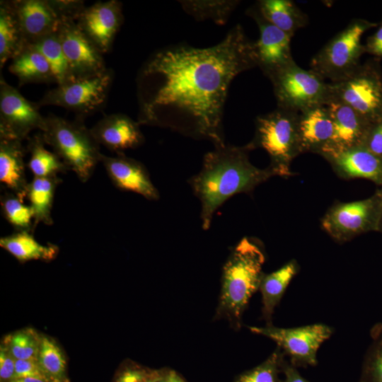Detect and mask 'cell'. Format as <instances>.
Segmentation results:
<instances>
[{
    "label": "cell",
    "instance_id": "37",
    "mask_svg": "<svg viewBox=\"0 0 382 382\" xmlns=\"http://www.w3.org/2000/svg\"><path fill=\"white\" fill-rule=\"evenodd\" d=\"M59 21L72 20L76 21L86 8L84 1L78 0H48Z\"/></svg>",
    "mask_w": 382,
    "mask_h": 382
},
{
    "label": "cell",
    "instance_id": "8",
    "mask_svg": "<svg viewBox=\"0 0 382 382\" xmlns=\"http://www.w3.org/2000/svg\"><path fill=\"white\" fill-rule=\"evenodd\" d=\"M113 77V71L107 68L96 75L74 79L47 91L37 103L64 108L84 120L105 107Z\"/></svg>",
    "mask_w": 382,
    "mask_h": 382
},
{
    "label": "cell",
    "instance_id": "30",
    "mask_svg": "<svg viewBox=\"0 0 382 382\" xmlns=\"http://www.w3.org/2000/svg\"><path fill=\"white\" fill-rule=\"evenodd\" d=\"M39 50L50 64L57 85L74 79L69 69L57 31L30 43Z\"/></svg>",
    "mask_w": 382,
    "mask_h": 382
},
{
    "label": "cell",
    "instance_id": "1",
    "mask_svg": "<svg viewBox=\"0 0 382 382\" xmlns=\"http://www.w3.org/2000/svg\"><path fill=\"white\" fill-rule=\"evenodd\" d=\"M255 66L253 42L240 25L212 47L178 45L157 51L137 78L138 122L222 147L230 85L239 74Z\"/></svg>",
    "mask_w": 382,
    "mask_h": 382
},
{
    "label": "cell",
    "instance_id": "38",
    "mask_svg": "<svg viewBox=\"0 0 382 382\" xmlns=\"http://www.w3.org/2000/svg\"><path fill=\"white\" fill-rule=\"evenodd\" d=\"M361 146L382 159V121L371 125Z\"/></svg>",
    "mask_w": 382,
    "mask_h": 382
},
{
    "label": "cell",
    "instance_id": "17",
    "mask_svg": "<svg viewBox=\"0 0 382 382\" xmlns=\"http://www.w3.org/2000/svg\"><path fill=\"white\" fill-rule=\"evenodd\" d=\"M333 123V134L320 155L361 146L371 127L352 108L330 97L325 104Z\"/></svg>",
    "mask_w": 382,
    "mask_h": 382
},
{
    "label": "cell",
    "instance_id": "12",
    "mask_svg": "<svg viewBox=\"0 0 382 382\" xmlns=\"http://www.w3.org/2000/svg\"><path fill=\"white\" fill-rule=\"evenodd\" d=\"M37 103L27 100L16 88L0 77V137L23 141L33 130L42 132L45 117Z\"/></svg>",
    "mask_w": 382,
    "mask_h": 382
},
{
    "label": "cell",
    "instance_id": "36",
    "mask_svg": "<svg viewBox=\"0 0 382 382\" xmlns=\"http://www.w3.org/2000/svg\"><path fill=\"white\" fill-rule=\"evenodd\" d=\"M40 339L33 329L26 328L9 335L6 344L16 359L37 361Z\"/></svg>",
    "mask_w": 382,
    "mask_h": 382
},
{
    "label": "cell",
    "instance_id": "3",
    "mask_svg": "<svg viewBox=\"0 0 382 382\" xmlns=\"http://www.w3.org/2000/svg\"><path fill=\"white\" fill-rule=\"evenodd\" d=\"M265 254L261 243L244 237L234 246L225 262L214 320H226L238 330L250 299L259 290L264 274Z\"/></svg>",
    "mask_w": 382,
    "mask_h": 382
},
{
    "label": "cell",
    "instance_id": "5",
    "mask_svg": "<svg viewBox=\"0 0 382 382\" xmlns=\"http://www.w3.org/2000/svg\"><path fill=\"white\" fill-rule=\"evenodd\" d=\"M298 117L299 112L280 108L257 116L254 137L245 145L250 151L265 150L270 159L268 167L277 176L293 175L291 163L301 154Z\"/></svg>",
    "mask_w": 382,
    "mask_h": 382
},
{
    "label": "cell",
    "instance_id": "33",
    "mask_svg": "<svg viewBox=\"0 0 382 382\" xmlns=\"http://www.w3.org/2000/svg\"><path fill=\"white\" fill-rule=\"evenodd\" d=\"M11 192L1 196L2 215L16 231H33L34 214L30 206Z\"/></svg>",
    "mask_w": 382,
    "mask_h": 382
},
{
    "label": "cell",
    "instance_id": "7",
    "mask_svg": "<svg viewBox=\"0 0 382 382\" xmlns=\"http://www.w3.org/2000/svg\"><path fill=\"white\" fill-rule=\"evenodd\" d=\"M329 84L331 97L352 108L369 124L382 121V75L378 59L360 64L348 76Z\"/></svg>",
    "mask_w": 382,
    "mask_h": 382
},
{
    "label": "cell",
    "instance_id": "47",
    "mask_svg": "<svg viewBox=\"0 0 382 382\" xmlns=\"http://www.w3.org/2000/svg\"><path fill=\"white\" fill-rule=\"evenodd\" d=\"M159 376V371H155L154 374L144 382H156Z\"/></svg>",
    "mask_w": 382,
    "mask_h": 382
},
{
    "label": "cell",
    "instance_id": "23",
    "mask_svg": "<svg viewBox=\"0 0 382 382\" xmlns=\"http://www.w3.org/2000/svg\"><path fill=\"white\" fill-rule=\"evenodd\" d=\"M9 71L15 75L19 85L55 83L51 67L42 53L30 44L11 59Z\"/></svg>",
    "mask_w": 382,
    "mask_h": 382
},
{
    "label": "cell",
    "instance_id": "46",
    "mask_svg": "<svg viewBox=\"0 0 382 382\" xmlns=\"http://www.w3.org/2000/svg\"><path fill=\"white\" fill-rule=\"evenodd\" d=\"M10 382H46V381L39 378L28 377V378L14 379Z\"/></svg>",
    "mask_w": 382,
    "mask_h": 382
},
{
    "label": "cell",
    "instance_id": "16",
    "mask_svg": "<svg viewBox=\"0 0 382 382\" xmlns=\"http://www.w3.org/2000/svg\"><path fill=\"white\" fill-rule=\"evenodd\" d=\"M100 162L117 189L139 194L150 201L159 199V192L146 168L140 161L119 153L115 156L102 154Z\"/></svg>",
    "mask_w": 382,
    "mask_h": 382
},
{
    "label": "cell",
    "instance_id": "2",
    "mask_svg": "<svg viewBox=\"0 0 382 382\" xmlns=\"http://www.w3.org/2000/svg\"><path fill=\"white\" fill-rule=\"evenodd\" d=\"M247 146L225 145L207 152L200 171L188 184L201 204L202 227L210 228L216 210L233 196L251 193L259 185L276 176L269 167L259 168L249 160Z\"/></svg>",
    "mask_w": 382,
    "mask_h": 382
},
{
    "label": "cell",
    "instance_id": "24",
    "mask_svg": "<svg viewBox=\"0 0 382 382\" xmlns=\"http://www.w3.org/2000/svg\"><path fill=\"white\" fill-rule=\"evenodd\" d=\"M299 270L298 262L295 260H291L276 271L263 274L259 290L262 295V317L267 324L272 323L274 308L279 304L286 287Z\"/></svg>",
    "mask_w": 382,
    "mask_h": 382
},
{
    "label": "cell",
    "instance_id": "15",
    "mask_svg": "<svg viewBox=\"0 0 382 382\" xmlns=\"http://www.w3.org/2000/svg\"><path fill=\"white\" fill-rule=\"evenodd\" d=\"M123 21L121 2L98 1L83 9L76 23L103 54L112 47Z\"/></svg>",
    "mask_w": 382,
    "mask_h": 382
},
{
    "label": "cell",
    "instance_id": "18",
    "mask_svg": "<svg viewBox=\"0 0 382 382\" xmlns=\"http://www.w3.org/2000/svg\"><path fill=\"white\" fill-rule=\"evenodd\" d=\"M91 132L100 145L116 154L136 149L145 140L138 121L122 113L105 115L91 128Z\"/></svg>",
    "mask_w": 382,
    "mask_h": 382
},
{
    "label": "cell",
    "instance_id": "20",
    "mask_svg": "<svg viewBox=\"0 0 382 382\" xmlns=\"http://www.w3.org/2000/svg\"><path fill=\"white\" fill-rule=\"evenodd\" d=\"M11 4L26 44L57 31L59 21L48 0H15Z\"/></svg>",
    "mask_w": 382,
    "mask_h": 382
},
{
    "label": "cell",
    "instance_id": "21",
    "mask_svg": "<svg viewBox=\"0 0 382 382\" xmlns=\"http://www.w3.org/2000/svg\"><path fill=\"white\" fill-rule=\"evenodd\" d=\"M298 133L301 153L320 154L333 134V123L325 105L299 113Z\"/></svg>",
    "mask_w": 382,
    "mask_h": 382
},
{
    "label": "cell",
    "instance_id": "45",
    "mask_svg": "<svg viewBox=\"0 0 382 382\" xmlns=\"http://www.w3.org/2000/svg\"><path fill=\"white\" fill-rule=\"evenodd\" d=\"M378 190L380 198H381V207H380V216H379L377 231L382 233V185L380 186V188L378 189Z\"/></svg>",
    "mask_w": 382,
    "mask_h": 382
},
{
    "label": "cell",
    "instance_id": "31",
    "mask_svg": "<svg viewBox=\"0 0 382 382\" xmlns=\"http://www.w3.org/2000/svg\"><path fill=\"white\" fill-rule=\"evenodd\" d=\"M37 362L47 382H69L65 357L54 340L41 335Z\"/></svg>",
    "mask_w": 382,
    "mask_h": 382
},
{
    "label": "cell",
    "instance_id": "42",
    "mask_svg": "<svg viewBox=\"0 0 382 382\" xmlns=\"http://www.w3.org/2000/svg\"><path fill=\"white\" fill-rule=\"evenodd\" d=\"M364 49L366 53L377 58L382 57V23L378 29L366 39Z\"/></svg>",
    "mask_w": 382,
    "mask_h": 382
},
{
    "label": "cell",
    "instance_id": "14",
    "mask_svg": "<svg viewBox=\"0 0 382 382\" xmlns=\"http://www.w3.org/2000/svg\"><path fill=\"white\" fill-rule=\"evenodd\" d=\"M57 34L74 79L96 75L107 69L103 54L76 21H60Z\"/></svg>",
    "mask_w": 382,
    "mask_h": 382
},
{
    "label": "cell",
    "instance_id": "28",
    "mask_svg": "<svg viewBox=\"0 0 382 382\" xmlns=\"http://www.w3.org/2000/svg\"><path fill=\"white\" fill-rule=\"evenodd\" d=\"M11 1H0V67L12 59L25 45Z\"/></svg>",
    "mask_w": 382,
    "mask_h": 382
},
{
    "label": "cell",
    "instance_id": "43",
    "mask_svg": "<svg viewBox=\"0 0 382 382\" xmlns=\"http://www.w3.org/2000/svg\"><path fill=\"white\" fill-rule=\"evenodd\" d=\"M281 370L284 375V380L282 382H308L300 375L296 367L285 359V357L282 360Z\"/></svg>",
    "mask_w": 382,
    "mask_h": 382
},
{
    "label": "cell",
    "instance_id": "11",
    "mask_svg": "<svg viewBox=\"0 0 382 382\" xmlns=\"http://www.w3.org/2000/svg\"><path fill=\"white\" fill-rule=\"evenodd\" d=\"M249 330L274 341L295 367L316 366L318 348L332 334V329L324 324L282 328L271 323L265 327H249Z\"/></svg>",
    "mask_w": 382,
    "mask_h": 382
},
{
    "label": "cell",
    "instance_id": "13",
    "mask_svg": "<svg viewBox=\"0 0 382 382\" xmlns=\"http://www.w3.org/2000/svg\"><path fill=\"white\" fill-rule=\"evenodd\" d=\"M246 13L255 20L259 28V38L253 42V49L257 66L265 76L270 79L296 63L291 52L292 36L268 22L255 5Z\"/></svg>",
    "mask_w": 382,
    "mask_h": 382
},
{
    "label": "cell",
    "instance_id": "39",
    "mask_svg": "<svg viewBox=\"0 0 382 382\" xmlns=\"http://www.w3.org/2000/svg\"><path fill=\"white\" fill-rule=\"evenodd\" d=\"M28 377L39 378L47 382L37 361L16 359L14 379Z\"/></svg>",
    "mask_w": 382,
    "mask_h": 382
},
{
    "label": "cell",
    "instance_id": "19",
    "mask_svg": "<svg viewBox=\"0 0 382 382\" xmlns=\"http://www.w3.org/2000/svg\"><path fill=\"white\" fill-rule=\"evenodd\" d=\"M341 178H362L382 185V159L361 146L322 154Z\"/></svg>",
    "mask_w": 382,
    "mask_h": 382
},
{
    "label": "cell",
    "instance_id": "40",
    "mask_svg": "<svg viewBox=\"0 0 382 382\" xmlns=\"http://www.w3.org/2000/svg\"><path fill=\"white\" fill-rule=\"evenodd\" d=\"M154 372L138 365L132 364L122 370L115 382H144Z\"/></svg>",
    "mask_w": 382,
    "mask_h": 382
},
{
    "label": "cell",
    "instance_id": "26",
    "mask_svg": "<svg viewBox=\"0 0 382 382\" xmlns=\"http://www.w3.org/2000/svg\"><path fill=\"white\" fill-rule=\"evenodd\" d=\"M0 246L21 262L33 260L50 261L57 256L59 251L54 245H41L29 231H16L1 237Z\"/></svg>",
    "mask_w": 382,
    "mask_h": 382
},
{
    "label": "cell",
    "instance_id": "6",
    "mask_svg": "<svg viewBox=\"0 0 382 382\" xmlns=\"http://www.w3.org/2000/svg\"><path fill=\"white\" fill-rule=\"evenodd\" d=\"M376 25L364 19L352 20L315 54L311 69L329 82L350 74L360 65V58L366 53L361 43L364 33Z\"/></svg>",
    "mask_w": 382,
    "mask_h": 382
},
{
    "label": "cell",
    "instance_id": "41",
    "mask_svg": "<svg viewBox=\"0 0 382 382\" xmlns=\"http://www.w3.org/2000/svg\"><path fill=\"white\" fill-rule=\"evenodd\" d=\"M16 359L11 354L7 345L4 343L0 349V378L10 382L14 379Z\"/></svg>",
    "mask_w": 382,
    "mask_h": 382
},
{
    "label": "cell",
    "instance_id": "9",
    "mask_svg": "<svg viewBox=\"0 0 382 382\" xmlns=\"http://www.w3.org/2000/svg\"><path fill=\"white\" fill-rule=\"evenodd\" d=\"M277 108L301 112L325 105L331 97L329 82L294 63L270 78Z\"/></svg>",
    "mask_w": 382,
    "mask_h": 382
},
{
    "label": "cell",
    "instance_id": "25",
    "mask_svg": "<svg viewBox=\"0 0 382 382\" xmlns=\"http://www.w3.org/2000/svg\"><path fill=\"white\" fill-rule=\"evenodd\" d=\"M255 6L268 22L292 37L308 23L307 15L290 0H260Z\"/></svg>",
    "mask_w": 382,
    "mask_h": 382
},
{
    "label": "cell",
    "instance_id": "27",
    "mask_svg": "<svg viewBox=\"0 0 382 382\" xmlns=\"http://www.w3.org/2000/svg\"><path fill=\"white\" fill-rule=\"evenodd\" d=\"M62 182L57 175L34 178L28 183L26 197L34 214V229L40 224L52 225V209L57 187Z\"/></svg>",
    "mask_w": 382,
    "mask_h": 382
},
{
    "label": "cell",
    "instance_id": "4",
    "mask_svg": "<svg viewBox=\"0 0 382 382\" xmlns=\"http://www.w3.org/2000/svg\"><path fill=\"white\" fill-rule=\"evenodd\" d=\"M40 132L45 144L52 148L68 170L82 183L90 179L102 154L83 120H69L50 113L45 117V127Z\"/></svg>",
    "mask_w": 382,
    "mask_h": 382
},
{
    "label": "cell",
    "instance_id": "22",
    "mask_svg": "<svg viewBox=\"0 0 382 382\" xmlns=\"http://www.w3.org/2000/svg\"><path fill=\"white\" fill-rule=\"evenodd\" d=\"M25 149L18 139L0 137V181L8 192L24 200L28 183L24 161Z\"/></svg>",
    "mask_w": 382,
    "mask_h": 382
},
{
    "label": "cell",
    "instance_id": "32",
    "mask_svg": "<svg viewBox=\"0 0 382 382\" xmlns=\"http://www.w3.org/2000/svg\"><path fill=\"white\" fill-rule=\"evenodd\" d=\"M238 1H180L183 10L195 19H211L224 25L238 4Z\"/></svg>",
    "mask_w": 382,
    "mask_h": 382
},
{
    "label": "cell",
    "instance_id": "35",
    "mask_svg": "<svg viewBox=\"0 0 382 382\" xmlns=\"http://www.w3.org/2000/svg\"><path fill=\"white\" fill-rule=\"evenodd\" d=\"M284 356L277 347L265 361L238 375L234 382H282L279 374L282 373L281 366Z\"/></svg>",
    "mask_w": 382,
    "mask_h": 382
},
{
    "label": "cell",
    "instance_id": "29",
    "mask_svg": "<svg viewBox=\"0 0 382 382\" xmlns=\"http://www.w3.org/2000/svg\"><path fill=\"white\" fill-rule=\"evenodd\" d=\"M28 139L27 150L30 152V159L27 166L34 178L57 175L68 170L58 156L45 148L46 144L40 132Z\"/></svg>",
    "mask_w": 382,
    "mask_h": 382
},
{
    "label": "cell",
    "instance_id": "34",
    "mask_svg": "<svg viewBox=\"0 0 382 382\" xmlns=\"http://www.w3.org/2000/svg\"><path fill=\"white\" fill-rule=\"evenodd\" d=\"M371 343L364 357L360 382H382V323L371 330Z\"/></svg>",
    "mask_w": 382,
    "mask_h": 382
},
{
    "label": "cell",
    "instance_id": "44",
    "mask_svg": "<svg viewBox=\"0 0 382 382\" xmlns=\"http://www.w3.org/2000/svg\"><path fill=\"white\" fill-rule=\"evenodd\" d=\"M156 382H186V381L175 370L165 369L159 371Z\"/></svg>",
    "mask_w": 382,
    "mask_h": 382
},
{
    "label": "cell",
    "instance_id": "10",
    "mask_svg": "<svg viewBox=\"0 0 382 382\" xmlns=\"http://www.w3.org/2000/svg\"><path fill=\"white\" fill-rule=\"evenodd\" d=\"M381 198L378 190L369 198L337 202L330 207L321 219V227L339 243L369 231H377L380 216Z\"/></svg>",
    "mask_w": 382,
    "mask_h": 382
}]
</instances>
